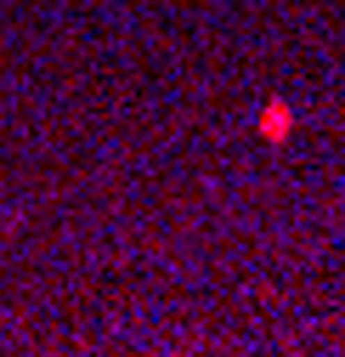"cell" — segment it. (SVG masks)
<instances>
[{"label":"cell","mask_w":345,"mask_h":357,"mask_svg":"<svg viewBox=\"0 0 345 357\" xmlns=\"http://www.w3.org/2000/svg\"><path fill=\"white\" fill-rule=\"evenodd\" d=\"M289 125H294V119H289V108H266V114H261V130H266L272 142H283V137H289Z\"/></svg>","instance_id":"cell-1"}]
</instances>
